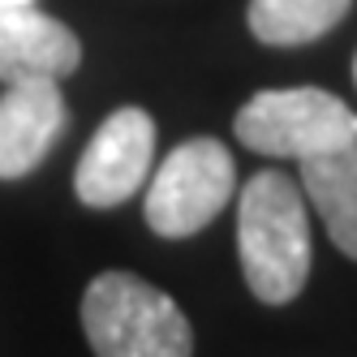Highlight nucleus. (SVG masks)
I'll return each mask as SVG.
<instances>
[{
    "label": "nucleus",
    "instance_id": "obj_1",
    "mask_svg": "<svg viewBox=\"0 0 357 357\" xmlns=\"http://www.w3.org/2000/svg\"><path fill=\"white\" fill-rule=\"evenodd\" d=\"M237 250L250 293L267 305H284L310 275V215L301 185L284 172L250 176L237 202Z\"/></svg>",
    "mask_w": 357,
    "mask_h": 357
},
{
    "label": "nucleus",
    "instance_id": "obj_2",
    "mask_svg": "<svg viewBox=\"0 0 357 357\" xmlns=\"http://www.w3.org/2000/svg\"><path fill=\"white\" fill-rule=\"evenodd\" d=\"M82 331L95 357H194L181 305L130 271H104L86 284Z\"/></svg>",
    "mask_w": 357,
    "mask_h": 357
},
{
    "label": "nucleus",
    "instance_id": "obj_3",
    "mask_svg": "<svg viewBox=\"0 0 357 357\" xmlns=\"http://www.w3.org/2000/svg\"><path fill=\"white\" fill-rule=\"evenodd\" d=\"M233 134L241 146L275 160H319L349 142H357V112L344 99L319 86H289V91H259L245 99Z\"/></svg>",
    "mask_w": 357,
    "mask_h": 357
},
{
    "label": "nucleus",
    "instance_id": "obj_4",
    "mask_svg": "<svg viewBox=\"0 0 357 357\" xmlns=\"http://www.w3.org/2000/svg\"><path fill=\"white\" fill-rule=\"evenodd\" d=\"M237 185V164L220 138H190L160 164L146 185V224L160 237L202 233L228 202Z\"/></svg>",
    "mask_w": 357,
    "mask_h": 357
},
{
    "label": "nucleus",
    "instance_id": "obj_5",
    "mask_svg": "<svg viewBox=\"0 0 357 357\" xmlns=\"http://www.w3.org/2000/svg\"><path fill=\"white\" fill-rule=\"evenodd\" d=\"M151 155H155V121H151V112L116 108L86 142L78 172H73V190L95 211L121 207L142 190L151 172Z\"/></svg>",
    "mask_w": 357,
    "mask_h": 357
},
{
    "label": "nucleus",
    "instance_id": "obj_6",
    "mask_svg": "<svg viewBox=\"0 0 357 357\" xmlns=\"http://www.w3.org/2000/svg\"><path fill=\"white\" fill-rule=\"evenodd\" d=\"M69 125L56 82H13L0 95V181L35 172Z\"/></svg>",
    "mask_w": 357,
    "mask_h": 357
},
{
    "label": "nucleus",
    "instance_id": "obj_7",
    "mask_svg": "<svg viewBox=\"0 0 357 357\" xmlns=\"http://www.w3.org/2000/svg\"><path fill=\"white\" fill-rule=\"evenodd\" d=\"M82 61V43L65 22L31 5L0 9V82H56Z\"/></svg>",
    "mask_w": 357,
    "mask_h": 357
},
{
    "label": "nucleus",
    "instance_id": "obj_8",
    "mask_svg": "<svg viewBox=\"0 0 357 357\" xmlns=\"http://www.w3.org/2000/svg\"><path fill=\"white\" fill-rule=\"evenodd\" d=\"M301 194L323 215L336 250L357 259V142L319 160H301Z\"/></svg>",
    "mask_w": 357,
    "mask_h": 357
},
{
    "label": "nucleus",
    "instance_id": "obj_9",
    "mask_svg": "<svg viewBox=\"0 0 357 357\" xmlns=\"http://www.w3.org/2000/svg\"><path fill=\"white\" fill-rule=\"evenodd\" d=\"M353 0H250L245 22L259 43L297 47L336 31Z\"/></svg>",
    "mask_w": 357,
    "mask_h": 357
},
{
    "label": "nucleus",
    "instance_id": "obj_10",
    "mask_svg": "<svg viewBox=\"0 0 357 357\" xmlns=\"http://www.w3.org/2000/svg\"><path fill=\"white\" fill-rule=\"evenodd\" d=\"M17 5H35V0H0V9H17Z\"/></svg>",
    "mask_w": 357,
    "mask_h": 357
}]
</instances>
